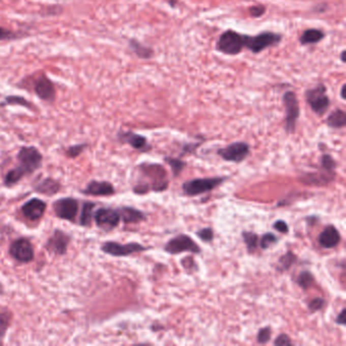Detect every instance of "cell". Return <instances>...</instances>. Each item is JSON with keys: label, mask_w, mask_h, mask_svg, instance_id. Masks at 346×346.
Listing matches in <instances>:
<instances>
[{"label": "cell", "mask_w": 346, "mask_h": 346, "mask_svg": "<svg viewBox=\"0 0 346 346\" xmlns=\"http://www.w3.org/2000/svg\"><path fill=\"white\" fill-rule=\"evenodd\" d=\"M17 159L19 166L16 169L9 171L4 179V183L7 187L15 185L23 176L36 172L42 166L43 158L36 148L23 147L20 149Z\"/></svg>", "instance_id": "obj_1"}, {"label": "cell", "mask_w": 346, "mask_h": 346, "mask_svg": "<svg viewBox=\"0 0 346 346\" xmlns=\"http://www.w3.org/2000/svg\"><path fill=\"white\" fill-rule=\"evenodd\" d=\"M245 37L246 35L227 30L219 36L216 43V50L225 55H238L245 48Z\"/></svg>", "instance_id": "obj_2"}, {"label": "cell", "mask_w": 346, "mask_h": 346, "mask_svg": "<svg viewBox=\"0 0 346 346\" xmlns=\"http://www.w3.org/2000/svg\"><path fill=\"white\" fill-rule=\"evenodd\" d=\"M282 40V35L274 32H262L256 36L245 37V48L254 54H259L264 50L278 45Z\"/></svg>", "instance_id": "obj_3"}, {"label": "cell", "mask_w": 346, "mask_h": 346, "mask_svg": "<svg viewBox=\"0 0 346 346\" xmlns=\"http://www.w3.org/2000/svg\"><path fill=\"white\" fill-rule=\"evenodd\" d=\"M305 98L311 109L319 116L324 115L330 107V99L324 83H318L315 88L307 90Z\"/></svg>", "instance_id": "obj_4"}, {"label": "cell", "mask_w": 346, "mask_h": 346, "mask_svg": "<svg viewBox=\"0 0 346 346\" xmlns=\"http://www.w3.org/2000/svg\"><path fill=\"white\" fill-rule=\"evenodd\" d=\"M223 181H225V178L223 177L193 179L185 182L182 186V189L187 196H197L213 190L222 184Z\"/></svg>", "instance_id": "obj_5"}, {"label": "cell", "mask_w": 346, "mask_h": 346, "mask_svg": "<svg viewBox=\"0 0 346 346\" xmlns=\"http://www.w3.org/2000/svg\"><path fill=\"white\" fill-rule=\"evenodd\" d=\"M282 101L285 108V130L287 133H294L300 117V105L297 95L292 91H287L284 93Z\"/></svg>", "instance_id": "obj_6"}, {"label": "cell", "mask_w": 346, "mask_h": 346, "mask_svg": "<svg viewBox=\"0 0 346 346\" xmlns=\"http://www.w3.org/2000/svg\"><path fill=\"white\" fill-rule=\"evenodd\" d=\"M165 251L171 255H177L183 252H191L198 254L201 252L200 247L187 235H178L172 238L165 246Z\"/></svg>", "instance_id": "obj_7"}, {"label": "cell", "mask_w": 346, "mask_h": 346, "mask_svg": "<svg viewBox=\"0 0 346 346\" xmlns=\"http://www.w3.org/2000/svg\"><path fill=\"white\" fill-rule=\"evenodd\" d=\"M218 156L226 162L241 163L250 154V147L246 142L238 141L227 146L224 149H220L217 152Z\"/></svg>", "instance_id": "obj_8"}, {"label": "cell", "mask_w": 346, "mask_h": 346, "mask_svg": "<svg viewBox=\"0 0 346 346\" xmlns=\"http://www.w3.org/2000/svg\"><path fill=\"white\" fill-rule=\"evenodd\" d=\"M149 250V248L138 244V243H129V244H119L116 242H107L103 244L102 251L106 254L115 256V257H122V256H129L134 253H139Z\"/></svg>", "instance_id": "obj_9"}, {"label": "cell", "mask_w": 346, "mask_h": 346, "mask_svg": "<svg viewBox=\"0 0 346 346\" xmlns=\"http://www.w3.org/2000/svg\"><path fill=\"white\" fill-rule=\"evenodd\" d=\"M10 255L18 262L28 263L34 259V248L26 239H19L13 242L9 249Z\"/></svg>", "instance_id": "obj_10"}, {"label": "cell", "mask_w": 346, "mask_h": 346, "mask_svg": "<svg viewBox=\"0 0 346 346\" xmlns=\"http://www.w3.org/2000/svg\"><path fill=\"white\" fill-rule=\"evenodd\" d=\"M53 208L57 217L72 221L78 210V202L73 198H61L54 203Z\"/></svg>", "instance_id": "obj_11"}, {"label": "cell", "mask_w": 346, "mask_h": 346, "mask_svg": "<svg viewBox=\"0 0 346 346\" xmlns=\"http://www.w3.org/2000/svg\"><path fill=\"white\" fill-rule=\"evenodd\" d=\"M120 214L118 210L111 208H100L95 214V220L104 230H111L115 228L120 222Z\"/></svg>", "instance_id": "obj_12"}, {"label": "cell", "mask_w": 346, "mask_h": 346, "mask_svg": "<svg viewBox=\"0 0 346 346\" xmlns=\"http://www.w3.org/2000/svg\"><path fill=\"white\" fill-rule=\"evenodd\" d=\"M35 94L43 101L53 102L55 99V88L53 82L46 76L41 75L34 84Z\"/></svg>", "instance_id": "obj_13"}, {"label": "cell", "mask_w": 346, "mask_h": 346, "mask_svg": "<svg viewBox=\"0 0 346 346\" xmlns=\"http://www.w3.org/2000/svg\"><path fill=\"white\" fill-rule=\"evenodd\" d=\"M70 238L64 232L57 229L54 235L47 242V249L49 252L55 253L57 255H64L67 251V246L69 244Z\"/></svg>", "instance_id": "obj_14"}, {"label": "cell", "mask_w": 346, "mask_h": 346, "mask_svg": "<svg viewBox=\"0 0 346 346\" xmlns=\"http://www.w3.org/2000/svg\"><path fill=\"white\" fill-rule=\"evenodd\" d=\"M46 210V203L38 198H33L23 204L21 211L30 220L40 219Z\"/></svg>", "instance_id": "obj_15"}, {"label": "cell", "mask_w": 346, "mask_h": 346, "mask_svg": "<svg viewBox=\"0 0 346 346\" xmlns=\"http://www.w3.org/2000/svg\"><path fill=\"white\" fill-rule=\"evenodd\" d=\"M340 234L337 228L329 224L319 236V243L325 249H333L340 243Z\"/></svg>", "instance_id": "obj_16"}, {"label": "cell", "mask_w": 346, "mask_h": 346, "mask_svg": "<svg viewBox=\"0 0 346 346\" xmlns=\"http://www.w3.org/2000/svg\"><path fill=\"white\" fill-rule=\"evenodd\" d=\"M119 138L128 143L129 146H131L134 150L140 151V152H147L151 150V146L148 142V139L140 135V134H136L133 132H120L119 133Z\"/></svg>", "instance_id": "obj_17"}, {"label": "cell", "mask_w": 346, "mask_h": 346, "mask_svg": "<svg viewBox=\"0 0 346 346\" xmlns=\"http://www.w3.org/2000/svg\"><path fill=\"white\" fill-rule=\"evenodd\" d=\"M83 193L93 196H109L115 193V189L109 182L93 181L86 186V188L83 190Z\"/></svg>", "instance_id": "obj_18"}, {"label": "cell", "mask_w": 346, "mask_h": 346, "mask_svg": "<svg viewBox=\"0 0 346 346\" xmlns=\"http://www.w3.org/2000/svg\"><path fill=\"white\" fill-rule=\"evenodd\" d=\"M120 218L125 223H137L146 219V215L142 211L133 207H121L118 209Z\"/></svg>", "instance_id": "obj_19"}, {"label": "cell", "mask_w": 346, "mask_h": 346, "mask_svg": "<svg viewBox=\"0 0 346 346\" xmlns=\"http://www.w3.org/2000/svg\"><path fill=\"white\" fill-rule=\"evenodd\" d=\"M325 38V33L319 28H308L300 38L302 45H313L318 44Z\"/></svg>", "instance_id": "obj_20"}, {"label": "cell", "mask_w": 346, "mask_h": 346, "mask_svg": "<svg viewBox=\"0 0 346 346\" xmlns=\"http://www.w3.org/2000/svg\"><path fill=\"white\" fill-rule=\"evenodd\" d=\"M129 47L135 53V55L141 59H152L155 55V52L152 48L145 46L135 39H131L129 41Z\"/></svg>", "instance_id": "obj_21"}, {"label": "cell", "mask_w": 346, "mask_h": 346, "mask_svg": "<svg viewBox=\"0 0 346 346\" xmlns=\"http://www.w3.org/2000/svg\"><path fill=\"white\" fill-rule=\"evenodd\" d=\"M35 189L39 193L52 196V195H55L60 190V184L58 182H56L55 180L48 178V179H45L42 182H40L35 187Z\"/></svg>", "instance_id": "obj_22"}, {"label": "cell", "mask_w": 346, "mask_h": 346, "mask_svg": "<svg viewBox=\"0 0 346 346\" xmlns=\"http://www.w3.org/2000/svg\"><path fill=\"white\" fill-rule=\"evenodd\" d=\"M327 125L331 128L340 129L346 125V114L343 110L337 109L333 111L327 118Z\"/></svg>", "instance_id": "obj_23"}, {"label": "cell", "mask_w": 346, "mask_h": 346, "mask_svg": "<svg viewBox=\"0 0 346 346\" xmlns=\"http://www.w3.org/2000/svg\"><path fill=\"white\" fill-rule=\"evenodd\" d=\"M297 261V256L289 251L286 254H284L283 256H281L278 260V270L279 271H286L289 270L293 264Z\"/></svg>", "instance_id": "obj_24"}, {"label": "cell", "mask_w": 346, "mask_h": 346, "mask_svg": "<svg viewBox=\"0 0 346 346\" xmlns=\"http://www.w3.org/2000/svg\"><path fill=\"white\" fill-rule=\"evenodd\" d=\"M243 239L249 253H254L258 246V236L253 232H244Z\"/></svg>", "instance_id": "obj_25"}, {"label": "cell", "mask_w": 346, "mask_h": 346, "mask_svg": "<svg viewBox=\"0 0 346 346\" xmlns=\"http://www.w3.org/2000/svg\"><path fill=\"white\" fill-rule=\"evenodd\" d=\"M95 204L86 202L83 204L82 211H81V217H80V223L81 225H89L92 221L93 217V211H94Z\"/></svg>", "instance_id": "obj_26"}, {"label": "cell", "mask_w": 346, "mask_h": 346, "mask_svg": "<svg viewBox=\"0 0 346 346\" xmlns=\"http://www.w3.org/2000/svg\"><path fill=\"white\" fill-rule=\"evenodd\" d=\"M297 282L302 289H304L306 291L310 286H312V284L314 282V276L312 275V273L310 271H303L299 275Z\"/></svg>", "instance_id": "obj_27"}, {"label": "cell", "mask_w": 346, "mask_h": 346, "mask_svg": "<svg viewBox=\"0 0 346 346\" xmlns=\"http://www.w3.org/2000/svg\"><path fill=\"white\" fill-rule=\"evenodd\" d=\"M4 104H7V105H19V106H22V107H25V108H31L32 107L30 102H27L24 98L18 97V96L6 97Z\"/></svg>", "instance_id": "obj_28"}, {"label": "cell", "mask_w": 346, "mask_h": 346, "mask_svg": "<svg viewBox=\"0 0 346 346\" xmlns=\"http://www.w3.org/2000/svg\"><path fill=\"white\" fill-rule=\"evenodd\" d=\"M321 165H322V168L329 173H333V171L336 168V163L330 155H323L322 156Z\"/></svg>", "instance_id": "obj_29"}, {"label": "cell", "mask_w": 346, "mask_h": 346, "mask_svg": "<svg viewBox=\"0 0 346 346\" xmlns=\"http://www.w3.org/2000/svg\"><path fill=\"white\" fill-rule=\"evenodd\" d=\"M277 241H278V239L275 235H273L271 233H267L262 237V239L260 241V246L263 250H267L272 245H275L277 243Z\"/></svg>", "instance_id": "obj_30"}, {"label": "cell", "mask_w": 346, "mask_h": 346, "mask_svg": "<svg viewBox=\"0 0 346 346\" xmlns=\"http://www.w3.org/2000/svg\"><path fill=\"white\" fill-rule=\"evenodd\" d=\"M166 162L170 165L175 177H177L179 174L181 173L183 171L184 167H185V163L180 161V160H177V159L166 158Z\"/></svg>", "instance_id": "obj_31"}, {"label": "cell", "mask_w": 346, "mask_h": 346, "mask_svg": "<svg viewBox=\"0 0 346 346\" xmlns=\"http://www.w3.org/2000/svg\"><path fill=\"white\" fill-rule=\"evenodd\" d=\"M271 338V329L270 327H263L259 330L258 335H257V341L260 344H265L269 342Z\"/></svg>", "instance_id": "obj_32"}, {"label": "cell", "mask_w": 346, "mask_h": 346, "mask_svg": "<svg viewBox=\"0 0 346 346\" xmlns=\"http://www.w3.org/2000/svg\"><path fill=\"white\" fill-rule=\"evenodd\" d=\"M9 321H10V315L8 313L0 314V339L6 333V330L10 323Z\"/></svg>", "instance_id": "obj_33"}, {"label": "cell", "mask_w": 346, "mask_h": 346, "mask_svg": "<svg viewBox=\"0 0 346 346\" xmlns=\"http://www.w3.org/2000/svg\"><path fill=\"white\" fill-rule=\"evenodd\" d=\"M197 236L203 241V242H211L214 238L213 230L210 227H204L197 232Z\"/></svg>", "instance_id": "obj_34"}, {"label": "cell", "mask_w": 346, "mask_h": 346, "mask_svg": "<svg viewBox=\"0 0 346 346\" xmlns=\"http://www.w3.org/2000/svg\"><path fill=\"white\" fill-rule=\"evenodd\" d=\"M325 306V301L322 298H316L309 303V309L311 312H318Z\"/></svg>", "instance_id": "obj_35"}, {"label": "cell", "mask_w": 346, "mask_h": 346, "mask_svg": "<svg viewBox=\"0 0 346 346\" xmlns=\"http://www.w3.org/2000/svg\"><path fill=\"white\" fill-rule=\"evenodd\" d=\"M266 11L265 6L263 5H253L249 8L250 15L253 17H261Z\"/></svg>", "instance_id": "obj_36"}, {"label": "cell", "mask_w": 346, "mask_h": 346, "mask_svg": "<svg viewBox=\"0 0 346 346\" xmlns=\"http://www.w3.org/2000/svg\"><path fill=\"white\" fill-rule=\"evenodd\" d=\"M85 147H86L85 145H77V146H73V147H71V148L68 149V151H67V156L70 157V158H75V157L79 156V155L82 153V151L84 150Z\"/></svg>", "instance_id": "obj_37"}, {"label": "cell", "mask_w": 346, "mask_h": 346, "mask_svg": "<svg viewBox=\"0 0 346 346\" xmlns=\"http://www.w3.org/2000/svg\"><path fill=\"white\" fill-rule=\"evenodd\" d=\"M274 345L276 346H290L293 345V342L291 338L286 334H280L277 336V338L274 341Z\"/></svg>", "instance_id": "obj_38"}, {"label": "cell", "mask_w": 346, "mask_h": 346, "mask_svg": "<svg viewBox=\"0 0 346 346\" xmlns=\"http://www.w3.org/2000/svg\"><path fill=\"white\" fill-rule=\"evenodd\" d=\"M273 227H274L277 232L282 233V234H287V233H289V229H290L287 223H286L284 220H281V219L275 221L274 224H273Z\"/></svg>", "instance_id": "obj_39"}, {"label": "cell", "mask_w": 346, "mask_h": 346, "mask_svg": "<svg viewBox=\"0 0 346 346\" xmlns=\"http://www.w3.org/2000/svg\"><path fill=\"white\" fill-rule=\"evenodd\" d=\"M12 37V33L4 27H0V41L7 40Z\"/></svg>", "instance_id": "obj_40"}, {"label": "cell", "mask_w": 346, "mask_h": 346, "mask_svg": "<svg viewBox=\"0 0 346 346\" xmlns=\"http://www.w3.org/2000/svg\"><path fill=\"white\" fill-rule=\"evenodd\" d=\"M335 322H336L338 325H342V326L345 325V309H342V311L340 312V314H339L338 317L336 318Z\"/></svg>", "instance_id": "obj_41"}, {"label": "cell", "mask_w": 346, "mask_h": 346, "mask_svg": "<svg viewBox=\"0 0 346 346\" xmlns=\"http://www.w3.org/2000/svg\"><path fill=\"white\" fill-rule=\"evenodd\" d=\"M345 84H343L342 85V88H341V93H340V96H341V98H342V100H345V96H344V92H345Z\"/></svg>", "instance_id": "obj_42"}, {"label": "cell", "mask_w": 346, "mask_h": 346, "mask_svg": "<svg viewBox=\"0 0 346 346\" xmlns=\"http://www.w3.org/2000/svg\"><path fill=\"white\" fill-rule=\"evenodd\" d=\"M345 50H343L342 52H341V55H340V59H341V61L344 63L345 62Z\"/></svg>", "instance_id": "obj_43"}]
</instances>
